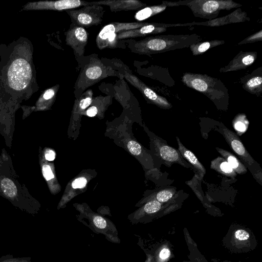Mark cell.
I'll list each match as a JSON object with an SVG mask.
<instances>
[{
  "label": "cell",
  "instance_id": "6da1fadb",
  "mask_svg": "<svg viewBox=\"0 0 262 262\" xmlns=\"http://www.w3.org/2000/svg\"><path fill=\"white\" fill-rule=\"evenodd\" d=\"M202 40L201 36L194 33L150 36L140 40H125V42L130 52L140 55H150L189 48Z\"/></svg>",
  "mask_w": 262,
  "mask_h": 262
},
{
  "label": "cell",
  "instance_id": "7a4b0ae2",
  "mask_svg": "<svg viewBox=\"0 0 262 262\" xmlns=\"http://www.w3.org/2000/svg\"><path fill=\"white\" fill-rule=\"evenodd\" d=\"M78 67L80 68V73L74 85V93L76 99L78 98L88 88L104 78L110 76L124 77L121 73L106 64L96 54L84 56Z\"/></svg>",
  "mask_w": 262,
  "mask_h": 262
},
{
  "label": "cell",
  "instance_id": "3957f363",
  "mask_svg": "<svg viewBox=\"0 0 262 262\" xmlns=\"http://www.w3.org/2000/svg\"><path fill=\"white\" fill-rule=\"evenodd\" d=\"M182 81L186 86L207 96L218 108L225 109L228 106V90L220 79L207 74L186 72Z\"/></svg>",
  "mask_w": 262,
  "mask_h": 262
},
{
  "label": "cell",
  "instance_id": "277c9868",
  "mask_svg": "<svg viewBox=\"0 0 262 262\" xmlns=\"http://www.w3.org/2000/svg\"><path fill=\"white\" fill-rule=\"evenodd\" d=\"M166 7L186 6L191 10L195 17L209 20L217 18L221 10H230L237 8L242 5L232 0H188L177 2L163 1Z\"/></svg>",
  "mask_w": 262,
  "mask_h": 262
},
{
  "label": "cell",
  "instance_id": "5b68a950",
  "mask_svg": "<svg viewBox=\"0 0 262 262\" xmlns=\"http://www.w3.org/2000/svg\"><path fill=\"white\" fill-rule=\"evenodd\" d=\"M145 22L119 23L112 22L103 27L96 38L97 47L99 50L104 49H125L124 40H118V33L140 28L148 24Z\"/></svg>",
  "mask_w": 262,
  "mask_h": 262
},
{
  "label": "cell",
  "instance_id": "8992f818",
  "mask_svg": "<svg viewBox=\"0 0 262 262\" xmlns=\"http://www.w3.org/2000/svg\"><path fill=\"white\" fill-rule=\"evenodd\" d=\"M217 130L224 136L229 145L238 156L246 167L250 170L254 178L261 184V170L258 164L248 152L239 137L222 123L218 125Z\"/></svg>",
  "mask_w": 262,
  "mask_h": 262
},
{
  "label": "cell",
  "instance_id": "52a82bcc",
  "mask_svg": "<svg viewBox=\"0 0 262 262\" xmlns=\"http://www.w3.org/2000/svg\"><path fill=\"white\" fill-rule=\"evenodd\" d=\"M65 11L69 16L72 24L84 29L101 24L105 12L102 6L94 4Z\"/></svg>",
  "mask_w": 262,
  "mask_h": 262
},
{
  "label": "cell",
  "instance_id": "ba28073f",
  "mask_svg": "<svg viewBox=\"0 0 262 262\" xmlns=\"http://www.w3.org/2000/svg\"><path fill=\"white\" fill-rule=\"evenodd\" d=\"M83 218L88 220V223H83L96 234H103L105 238L113 243L120 244L118 231L115 224L110 220L92 211L83 210Z\"/></svg>",
  "mask_w": 262,
  "mask_h": 262
},
{
  "label": "cell",
  "instance_id": "9c48e42d",
  "mask_svg": "<svg viewBox=\"0 0 262 262\" xmlns=\"http://www.w3.org/2000/svg\"><path fill=\"white\" fill-rule=\"evenodd\" d=\"M32 77V70L28 61L22 58L15 59L9 68L8 79L10 86L20 91L29 84Z\"/></svg>",
  "mask_w": 262,
  "mask_h": 262
},
{
  "label": "cell",
  "instance_id": "30bf717a",
  "mask_svg": "<svg viewBox=\"0 0 262 262\" xmlns=\"http://www.w3.org/2000/svg\"><path fill=\"white\" fill-rule=\"evenodd\" d=\"M64 34L66 45L73 49L79 66L84 57L85 48L88 41V33L84 28L71 23Z\"/></svg>",
  "mask_w": 262,
  "mask_h": 262
},
{
  "label": "cell",
  "instance_id": "8fae6325",
  "mask_svg": "<svg viewBox=\"0 0 262 262\" xmlns=\"http://www.w3.org/2000/svg\"><path fill=\"white\" fill-rule=\"evenodd\" d=\"M122 74L126 80L137 89L149 102L164 109H169L172 107V105L166 98L156 93L135 75L125 70Z\"/></svg>",
  "mask_w": 262,
  "mask_h": 262
},
{
  "label": "cell",
  "instance_id": "7c38bea8",
  "mask_svg": "<svg viewBox=\"0 0 262 262\" xmlns=\"http://www.w3.org/2000/svg\"><path fill=\"white\" fill-rule=\"evenodd\" d=\"M155 146L159 158L167 166L178 163L192 169L191 165L183 158L179 150L169 146L166 142L157 138L155 140Z\"/></svg>",
  "mask_w": 262,
  "mask_h": 262
},
{
  "label": "cell",
  "instance_id": "4fadbf2b",
  "mask_svg": "<svg viewBox=\"0 0 262 262\" xmlns=\"http://www.w3.org/2000/svg\"><path fill=\"white\" fill-rule=\"evenodd\" d=\"M185 24H165L159 23H149L139 28L121 31L118 33L117 38L122 40L139 37H144L150 34H156L165 32L167 27L170 26H182Z\"/></svg>",
  "mask_w": 262,
  "mask_h": 262
},
{
  "label": "cell",
  "instance_id": "5bb4252c",
  "mask_svg": "<svg viewBox=\"0 0 262 262\" xmlns=\"http://www.w3.org/2000/svg\"><path fill=\"white\" fill-rule=\"evenodd\" d=\"M170 204L172 203L164 204L155 200L149 201L141 209L128 215V219L133 225L148 222Z\"/></svg>",
  "mask_w": 262,
  "mask_h": 262
},
{
  "label": "cell",
  "instance_id": "9a60e30c",
  "mask_svg": "<svg viewBox=\"0 0 262 262\" xmlns=\"http://www.w3.org/2000/svg\"><path fill=\"white\" fill-rule=\"evenodd\" d=\"M257 56L256 52H239L228 65L220 69V72L235 71L246 69L252 65Z\"/></svg>",
  "mask_w": 262,
  "mask_h": 262
},
{
  "label": "cell",
  "instance_id": "2e32d148",
  "mask_svg": "<svg viewBox=\"0 0 262 262\" xmlns=\"http://www.w3.org/2000/svg\"><path fill=\"white\" fill-rule=\"evenodd\" d=\"M91 5H105L110 8L112 12L121 11L137 10L143 8L146 4L137 0H105L91 2Z\"/></svg>",
  "mask_w": 262,
  "mask_h": 262
},
{
  "label": "cell",
  "instance_id": "e0dca14e",
  "mask_svg": "<svg viewBox=\"0 0 262 262\" xmlns=\"http://www.w3.org/2000/svg\"><path fill=\"white\" fill-rule=\"evenodd\" d=\"M250 18L247 17L246 12L242 11L241 8H238L232 13L219 18L202 23H194V25H204L211 27H217L232 23L248 21Z\"/></svg>",
  "mask_w": 262,
  "mask_h": 262
},
{
  "label": "cell",
  "instance_id": "ac0fdd59",
  "mask_svg": "<svg viewBox=\"0 0 262 262\" xmlns=\"http://www.w3.org/2000/svg\"><path fill=\"white\" fill-rule=\"evenodd\" d=\"M241 82L244 90L257 96L262 93V69L260 67L251 74L241 78Z\"/></svg>",
  "mask_w": 262,
  "mask_h": 262
},
{
  "label": "cell",
  "instance_id": "d6986e66",
  "mask_svg": "<svg viewBox=\"0 0 262 262\" xmlns=\"http://www.w3.org/2000/svg\"><path fill=\"white\" fill-rule=\"evenodd\" d=\"M37 4L38 9L57 11L73 9L81 6L91 5V2L80 0L46 1L39 2Z\"/></svg>",
  "mask_w": 262,
  "mask_h": 262
},
{
  "label": "cell",
  "instance_id": "ffe728a7",
  "mask_svg": "<svg viewBox=\"0 0 262 262\" xmlns=\"http://www.w3.org/2000/svg\"><path fill=\"white\" fill-rule=\"evenodd\" d=\"M176 139L178 144V150L183 158L191 165L197 177L202 179L206 173V169L194 154L184 146L178 137Z\"/></svg>",
  "mask_w": 262,
  "mask_h": 262
},
{
  "label": "cell",
  "instance_id": "44dd1931",
  "mask_svg": "<svg viewBox=\"0 0 262 262\" xmlns=\"http://www.w3.org/2000/svg\"><path fill=\"white\" fill-rule=\"evenodd\" d=\"M215 149L228 163L236 173L243 174L247 172V168L244 164L231 152L219 147H216Z\"/></svg>",
  "mask_w": 262,
  "mask_h": 262
},
{
  "label": "cell",
  "instance_id": "7402d4cb",
  "mask_svg": "<svg viewBox=\"0 0 262 262\" xmlns=\"http://www.w3.org/2000/svg\"><path fill=\"white\" fill-rule=\"evenodd\" d=\"M210 168L231 178H234L236 176V172L222 157H217L213 160L211 162Z\"/></svg>",
  "mask_w": 262,
  "mask_h": 262
},
{
  "label": "cell",
  "instance_id": "603a6c76",
  "mask_svg": "<svg viewBox=\"0 0 262 262\" xmlns=\"http://www.w3.org/2000/svg\"><path fill=\"white\" fill-rule=\"evenodd\" d=\"M178 195L176 188L166 187L158 191L150 201L155 200L164 204L172 203Z\"/></svg>",
  "mask_w": 262,
  "mask_h": 262
},
{
  "label": "cell",
  "instance_id": "cb8c5ba5",
  "mask_svg": "<svg viewBox=\"0 0 262 262\" xmlns=\"http://www.w3.org/2000/svg\"><path fill=\"white\" fill-rule=\"evenodd\" d=\"M167 7L163 3L159 5L145 7L136 13L135 18L138 21H143L151 16L161 13Z\"/></svg>",
  "mask_w": 262,
  "mask_h": 262
},
{
  "label": "cell",
  "instance_id": "d4e9b609",
  "mask_svg": "<svg viewBox=\"0 0 262 262\" xmlns=\"http://www.w3.org/2000/svg\"><path fill=\"white\" fill-rule=\"evenodd\" d=\"M225 41L221 40H213L204 42L200 41L191 45L189 48L194 56L202 54L207 50L215 47L224 44Z\"/></svg>",
  "mask_w": 262,
  "mask_h": 262
},
{
  "label": "cell",
  "instance_id": "484cf974",
  "mask_svg": "<svg viewBox=\"0 0 262 262\" xmlns=\"http://www.w3.org/2000/svg\"><path fill=\"white\" fill-rule=\"evenodd\" d=\"M250 238L249 233L245 230L237 229L233 234V243L236 246L244 245L248 242Z\"/></svg>",
  "mask_w": 262,
  "mask_h": 262
},
{
  "label": "cell",
  "instance_id": "4316f807",
  "mask_svg": "<svg viewBox=\"0 0 262 262\" xmlns=\"http://www.w3.org/2000/svg\"><path fill=\"white\" fill-rule=\"evenodd\" d=\"M1 188L5 194L9 197H13L17 193L16 188L13 182L7 178L2 181Z\"/></svg>",
  "mask_w": 262,
  "mask_h": 262
},
{
  "label": "cell",
  "instance_id": "83f0119b",
  "mask_svg": "<svg viewBox=\"0 0 262 262\" xmlns=\"http://www.w3.org/2000/svg\"><path fill=\"white\" fill-rule=\"evenodd\" d=\"M233 126L237 132L243 134L247 129L248 122L245 115L239 114L237 116L233 121Z\"/></svg>",
  "mask_w": 262,
  "mask_h": 262
},
{
  "label": "cell",
  "instance_id": "f1b7e54d",
  "mask_svg": "<svg viewBox=\"0 0 262 262\" xmlns=\"http://www.w3.org/2000/svg\"><path fill=\"white\" fill-rule=\"evenodd\" d=\"M0 262H32L30 257H13V255L7 254L3 256Z\"/></svg>",
  "mask_w": 262,
  "mask_h": 262
},
{
  "label": "cell",
  "instance_id": "f546056e",
  "mask_svg": "<svg viewBox=\"0 0 262 262\" xmlns=\"http://www.w3.org/2000/svg\"><path fill=\"white\" fill-rule=\"evenodd\" d=\"M262 40V30H260L258 32H256L254 34H253L239 43H238V45H244L245 43H252L256 41H261Z\"/></svg>",
  "mask_w": 262,
  "mask_h": 262
},
{
  "label": "cell",
  "instance_id": "4dcf8cb0",
  "mask_svg": "<svg viewBox=\"0 0 262 262\" xmlns=\"http://www.w3.org/2000/svg\"><path fill=\"white\" fill-rule=\"evenodd\" d=\"M171 254L170 250L167 247H163L158 251L155 262H164Z\"/></svg>",
  "mask_w": 262,
  "mask_h": 262
},
{
  "label": "cell",
  "instance_id": "1f68e13d",
  "mask_svg": "<svg viewBox=\"0 0 262 262\" xmlns=\"http://www.w3.org/2000/svg\"><path fill=\"white\" fill-rule=\"evenodd\" d=\"M129 151L134 155H139L142 152V147L141 145L136 141H129L127 145Z\"/></svg>",
  "mask_w": 262,
  "mask_h": 262
},
{
  "label": "cell",
  "instance_id": "d6a6232c",
  "mask_svg": "<svg viewBox=\"0 0 262 262\" xmlns=\"http://www.w3.org/2000/svg\"><path fill=\"white\" fill-rule=\"evenodd\" d=\"M87 183L86 179L84 177L78 178L73 181L72 183V186L73 188H84Z\"/></svg>",
  "mask_w": 262,
  "mask_h": 262
},
{
  "label": "cell",
  "instance_id": "836d02e7",
  "mask_svg": "<svg viewBox=\"0 0 262 262\" xmlns=\"http://www.w3.org/2000/svg\"><path fill=\"white\" fill-rule=\"evenodd\" d=\"M42 173L47 180H50L54 178V174L50 167L48 165H45L42 167Z\"/></svg>",
  "mask_w": 262,
  "mask_h": 262
},
{
  "label": "cell",
  "instance_id": "e575fe53",
  "mask_svg": "<svg viewBox=\"0 0 262 262\" xmlns=\"http://www.w3.org/2000/svg\"><path fill=\"white\" fill-rule=\"evenodd\" d=\"M55 95V90L54 89H49L45 91L43 95V98L46 100L52 99Z\"/></svg>",
  "mask_w": 262,
  "mask_h": 262
},
{
  "label": "cell",
  "instance_id": "d590c367",
  "mask_svg": "<svg viewBox=\"0 0 262 262\" xmlns=\"http://www.w3.org/2000/svg\"><path fill=\"white\" fill-rule=\"evenodd\" d=\"M97 113L98 111L97 108L92 105L89 107L86 111V115L89 117H94L97 114Z\"/></svg>",
  "mask_w": 262,
  "mask_h": 262
},
{
  "label": "cell",
  "instance_id": "8d00e7d4",
  "mask_svg": "<svg viewBox=\"0 0 262 262\" xmlns=\"http://www.w3.org/2000/svg\"><path fill=\"white\" fill-rule=\"evenodd\" d=\"M55 157V154L54 151L52 150H48L45 154V158L48 161H53Z\"/></svg>",
  "mask_w": 262,
  "mask_h": 262
},
{
  "label": "cell",
  "instance_id": "74e56055",
  "mask_svg": "<svg viewBox=\"0 0 262 262\" xmlns=\"http://www.w3.org/2000/svg\"><path fill=\"white\" fill-rule=\"evenodd\" d=\"M2 257H0V259L2 258Z\"/></svg>",
  "mask_w": 262,
  "mask_h": 262
}]
</instances>
